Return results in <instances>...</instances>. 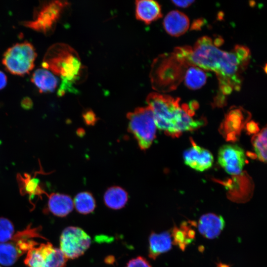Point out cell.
Instances as JSON below:
<instances>
[{
    "label": "cell",
    "mask_w": 267,
    "mask_h": 267,
    "mask_svg": "<svg viewBox=\"0 0 267 267\" xmlns=\"http://www.w3.org/2000/svg\"><path fill=\"white\" fill-rule=\"evenodd\" d=\"M173 53L187 66L214 72L219 80L220 93L223 95L240 89L241 74L250 58V50L247 47L237 45L232 51H225L219 49L207 36L199 39L193 47H176Z\"/></svg>",
    "instance_id": "6da1fadb"
},
{
    "label": "cell",
    "mask_w": 267,
    "mask_h": 267,
    "mask_svg": "<svg viewBox=\"0 0 267 267\" xmlns=\"http://www.w3.org/2000/svg\"><path fill=\"white\" fill-rule=\"evenodd\" d=\"M179 100L157 92H151L146 98L156 127L173 137L179 136L182 132L195 130L205 123L204 120L194 119L192 116L194 111L186 104L180 106Z\"/></svg>",
    "instance_id": "7a4b0ae2"
},
{
    "label": "cell",
    "mask_w": 267,
    "mask_h": 267,
    "mask_svg": "<svg viewBox=\"0 0 267 267\" xmlns=\"http://www.w3.org/2000/svg\"><path fill=\"white\" fill-rule=\"evenodd\" d=\"M42 65L59 76L62 79L58 94L62 95L72 84L77 80L82 71V65L77 52L69 45L57 43L50 46L46 51Z\"/></svg>",
    "instance_id": "3957f363"
},
{
    "label": "cell",
    "mask_w": 267,
    "mask_h": 267,
    "mask_svg": "<svg viewBox=\"0 0 267 267\" xmlns=\"http://www.w3.org/2000/svg\"><path fill=\"white\" fill-rule=\"evenodd\" d=\"M188 67L173 52L159 56L154 60L150 74L153 88L159 91L175 89Z\"/></svg>",
    "instance_id": "277c9868"
},
{
    "label": "cell",
    "mask_w": 267,
    "mask_h": 267,
    "mask_svg": "<svg viewBox=\"0 0 267 267\" xmlns=\"http://www.w3.org/2000/svg\"><path fill=\"white\" fill-rule=\"evenodd\" d=\"M128 131L134 135L142 150L152 145L156 137V125L153 113L148 106L135 108L127 115Z\"/></svg>",
    "instance_id": "5b68a950"
},
{
    "label": "cell",
    "mask_w": 267,
    "mask_h": 267,
    "mask_svg": "<svg viewBox=\"0 0 267 267\" xmlns=\"http://www.w3.org/2000/svg\"><path fill=\"white\" fill-rule=\"evenodd\" d=\"M36 56L34 46L25 41L9 47L3 55L2 62L10 73L22 76L33 68Z\"/></svg>",
    "instance_id": "8992f818"
},
{
    "label": "cell",
    "mask_w": 267,
    "mask_h": 267,
    "mask_svg": "<svg viewBox=\"0 0 267 267\" xmlns=\"http://www.w3.org/2000/svg\"><path fill=\"white\" fill-rule=\"evenodd\" d=\"M68 4L65 1H43L35 9L33 19L22 24L45 35L52 33L63 9Z\"/></svg>",
    "instance_id": "52a82bcc"
},
{
    "label": "cell",
    "mask_w": 267,
    "mask_h": 267,
    "mask_svg": "<svg viewBox=\"0 0 267 267\" xmlns=\"http://www.w3.org/2000/svg\"><path fill=\"white\" fill-rule=\"evenodd\" d=\"M90 244V236L79 227L65 228L60 237V249L67 259H75L82 256Z\"/></svg>",
    "instance_id": "ba28073f"
},
{
    "label": "cell",
    "mask_w": 267,
    "mask_h": 267,
    "mask_svg": "<svg viewBox=\"0 0 267 267\" xmlns=\"http://www.w3.org/2000/svg\"><path fill=\"white\" fill-rule=\"evenodd\" d=\"M218 162L228 174L240 175L246 162L244 151L237 145L224 144L219 150Z\"/></svg>",
    "instance_id": "9c48e42d"
},
{
    "label": "cell",
    "mask_w": 267,
    "mask_h": 267,
    "mask_svg": "<svg viewBox=\"0 0 267 267\" xmlns=\"http://www.w3.org/2000/svg\"><path fill=\"white\" fill-rule=\"evenodd\" d=\"M190 140L191 146L183 153L185 164L199 172L209 169L214 162L212 154L208 150L196 144L192 139Z\"/></svg>",
    "instance_id": "30bf717a"
},
{
    "label": "cell",
    "mask_w": 267,
    "mask_h": 267,
    "mask_svg": "<svg viewBox=\"0 0 267 267\" xmlns=\"http://www.w3.org/2000/svg\"><path fill=\"white\" fill-rule=\"evenodd\" d=\"M225 222L223 218L214 213L203 215L199 219L197 226L200 233L209 239L218 237L223 229Z\"/></svg>",
    "instance_id": "8fae6325"
},
{
    "label": "cell",
    "mask_w": 267,
    "mask_h": 267,
    "mask_svg": "<svg viewBox=\"0 0 267 267\" xmlns=\"http://www.w3.org/2000/svg\"><path fill=\"white\" fill-rule=\"evenodd\" d=\"M40 230L39 227L31 228V225H29L24 230L14 234L11 241L22 255L38 246L39 243L34 239H45L40 234Z\"/></svg>",
    "instance_id": "7c38bea8"
},
{
    "label": "cell",
    "mask_w": 267,
    "mask_h": 267,
    "mask_svg": "<svg viewBox=\"0 0 267 267\" xmlns=\"http://www.w3.org/2000/svg\"><path fill=\"white\" fill-rule=\"evenodd\" d=\"M189 24L187 16L178 10H173L169 12L163 21L165 31L174 37H179L184 34L188 29Z\"/></svg>",
    "instance_id": "4fadbf2b"
},
{
    "label": "cell",
    "mask_w": 267,
    "mask_h": 267,
    "mask_svg": "<svg viewBox=\"0 0 267 267\" xmlns=\"http://www.w3.org/2000/svg\"><path fill=\"white\" fill-rule=\"evenodd\" d=\"M170 231L160 233L152 231L149 236V257L155 260L159 255L169 251L172 248Z\"/></svg>",
    "instance_id": "5bb4252c"
},
{
    "label": "cell",
    "mask_w": 267,
    "mask_h": 267,
    "mask_svg": "<svg viewBox=\"0 0 267 267\" xmlns=\"http://www.w3.org/2000/svg\"><path fill=\"white\" fill-rule=\"evenodd\" d=\"M135 16L145 24H150L162 17L161 6L157 1L152 0H136Z\"/></svg>",
    "instance_id": "9a60e30c"
},
{
    "label": "cell",
    "mask_w": 267,
    "mask_h": 267,
    "mask_svg": "<svg viewBox=\"0 0 267 267\" xmlns=\"http://www.w3.org/2000/svg\"><path fill=\"white\" fill-rule=\"evenodd\" d=\"M73 207V201L68 195L53 193L48 196V210L56 216H66L72 212Z\"/></svg>",
    "instance_id": "2e32d148"
},
{
    "label": "cell",
    "mask_w": 267,
    "mask_h": 267,
    "mask_svg": "<svg viewBox=\"0 0 267 267\" xmlns=\"http://www.w3.org/2000/svg\"><path fill=\"white\" fill-rule=\"evenodd\" d=\"M31 81L41 92H52L58 84L56 77L49 70L44 68L36 69L32 75Z\"/></svg>",
    "instance_id": "e0dca14e"
},
{
    "label": "cell",
    "mask_w": 267,
    "mask_h": 267,
    "mask_svg": "<svg viewBox=\"0 0 267 267\" xmlns=\"http://www.w3.org/2000/svg\"><path fill=\"white\" fill-rule=\"evenodd\" d=\"M105 205L113 210H119L123 208L128 200V194L123 188L114 186L108 188L104 195Z\"/></svg>",
    "instance_id": "ac0fdd59"
},
{
    "label": "cell",
    "mask_w": 267,
    "mask_h": 267,
    "mask_svg": "<svg viewBox=\"0 0 267 267\" xmlns=\"http://www.w3.org/2000/svg\"><path fill=\"white\" fill-rule=\"evenodd\" d=\"M17 178L22 195L28 194L30 198H33L36 196L41 197L44 194L48 195L42 188L40 180L37 178L32 177L28 174H24L23 177L18 174Z\"/></svg>",
    "instance_id": "d6986e66"
},
{
    "label": "cell",
    "mask_w": 267,
    "mask_h": 267,
    "mask_svg": "<svg viewBox=\"0 0 267 267\" xmlns=\"http://www.w3.org/2000/svg\"><path fill=\"white\" fill-rule=\"evenodd\" d=\"M53 247V245L48 242L33 248L27 253L25 264L28 267H45V256Z\"/></svg>",
    "instance_id": "ffe728a7"
},
{
    "label": "cell",
    "mask_w": 267,
    "mask_h": 267,
    "mask_svg": "<svg viewBox=\"0 0 267 267\" xmlns=\"http://www.w3.org/2000/svg\"><path fill=\"white\" fill-rule=\"evenodd\" d=\"M207 78L204 71L195 66L187 68L183 77L185 86L193 90L202 87L206 83Z\"/></svg>",
    "instance_id": "44dd1931"
},
{
    "label": "cell",
    "mask_w": 267,
    "mask_h": 267,
    "mask_svg": "<svg viewBox=\"0 0 267 267\" xmlns=\"http://www.w3.org/2000/svg\"><path fill=\"white\" fill-rule=\"evenodd\" d=\"M73 204L77 211L83 215L93 212L96 207L94 197L91 193L88 191L77 194L74 198Z\"/></svg>",
    "instance_id": "7402d4cb"
},
{
    "label": "cell",
    "mask_w": 267,
    "mask_h": 267,
    "mask_svg": "<svg viewBox=\"0 0 267 267\" xmlns=\"http://www.w3.org/2000/svg\"><path fill=\"white\" fill-rule=\"evenodd\" d=\"M21 255L11 241L0 243L1 265L4 266H10L13 265Z\"/></svg>",
    "instance_id": "603a6c76"
},
{
    "label": "cell",
    "mask_w": 267,
    "mask_h": 267,
    "mask_svg": "<svg viewBox=\"0 0 267 267\" xmlns=\"http://www.w3.org/2000/svg\"><path fill=\"white\" fill-rule=\"evenodd\" d=\"M267 128L265 127L258 134H255L252 138V143L258 159L262 162H267Z\"/></svg>",
    "instance_id": "cb8c5ba5"
},
{
    "label": "cell",
    "mask_w": 267,
    "mask_h": 267,
    "mask_svg": "<svg viewBox=\"0 0 267 267\" xmlns=\"http://www.w3.org/2000/svg\"><path fill=\"white\" fill-rule=\"evenodd\" d=\"M67 260L60 249L53 247L45 256V267H65Z\"/></svg>",
    "instance_id": "d4e9b609"
},
{
    "label": "cell",
    "mask_w": 267,
    "mask_h": 267,
    "mask_svg": "<svg viewBox=\"0 0 267 267\" xmlns=\"http://www.w3.org/2000/svg\"><path fill=\"white\" fill-rule=\"evenodd\" d=\"M188 230H184L175 225L171 232L173 245L178 246L182 251L185 250L186 247L192 241L187 237Z\"/></svg>",
    "instance_id": "484cf974"
},
{
    "label": "cell",
    "mask_w": 267,
    "mask_h": 267,
    "mask_svg": "<svg viewBox=\"0 0 267 267\" xmlns=\"http://www.w3.org/2000/svg\"><path fill=\"white\" fill-rule=\"evenodd\" d=\"M14 228L13 223L8 219L0 218V243L8 242L11 240L14 234Z\"/></svg>",
    "instance_id": "4316f807"
},
{
    "label": "cell",
    "mask_w": 267,
    "mask_h": 267,
    "mask_svg": "<svg viewBox=\"0 0 267 267\" xmlns=\"http://www.w3.org/2000/svg\"><path fill=\"white\" fill-rule=\"evenodd\" d=\"M126 267H152L150 263L144 258L138 256L130 260Z\"/></svg>",
    "instance_id": "83f0119b"
},
{
    "label": "cell",
    "mask_w": 267,
    "mask_h": 267,
    "mask_svg": "<svg viewBox=\"0 0 267 267\" xmlns=\"http://www.w3.org/2000/svg\"><path fill=\"white\" fill-rule=\"evenodd\" d=\"M83 118L85 123L89 125H92L96 121L95 115L92 111H86L83 114Z\"/></svg>",
    "instance_id": "f1b7e54d"
},
{
    "label": "cell",
    "mask_w": 267,
    "mask_h": 267,
    "mask_svg": "<svg viewBox=\"0 0 267 267\" xmlns=\"http://www.w3.org/2000/svg\"><path fill=\"white\" fill-rule=\"evenodd\" d=\"M172 2L178 7L186 8L189 6L194 0H173Z\"/></svg>",
    "instance_id": "f546056e"
},
{
    "label": "cell",
    "mask_w": 267,
    "mask_h": 267,
    "mask_svg": "<svg viewBox=\"0 0 267 267\" xmlns=\"http://www.w3.org/2000/svg\"><path fill=\"white\" fill-rule=\"evenodd\" d=\"M21 106L25 109H30L33 106V102L30 98L25 97L21 101Z\"/></svg>",
    "instance_id": "4dcf8cb0"
},
{
    "label": "cell",
    "mask_w": 267,
    "mask_h": 267,
    "mask_svg": "<svg viewBox=\"0 0 267 267\" xmlns=\"http://www.w3.org/2000/svg\"><path fill=\"white\" fill-rule=\"evenodd\" d=\"M7 83V77L5 74L0 71V89H3Z\"/></svg>",
    "instance_id": "1f68e13d"
},
{
    "label": "cell",
    "mask_w": 267,
    "mask_h": 267,
    "mask_svg": "<svg viewBox=\"0 0 267 267\" xmlns=\"http://www.w3.org/2000/svg\"><path fill=\"white\" fill-rule=\"evenodd\" d=\"M258 129L257 126L254 122H252L247 125V130L250 133H256L257 132V129Z\"/></svg>",
    "instance_id": "d6a6232c"
},
{
    "label": "cell",
    "mask_w": 267,
    "mask_h": 267,
    "mask_svg": "<svg viewBox=\"0 0 267 267\" xmlns=\"http://www.w3.org/2000/svg\"><path fill=\"white\" fill-rule=\"evenodd\" d=\"M114 261V258L113 257H108L105 260V262L107 264H112Z\"/></svg>",
    "instance_id": "836d02e7"
},
{
    "label": "cell",
    "mask_w": 267,
    "mask_h": 267,
    "mask_svg": "<svg viewBox=\"0 0 267 267\" xmlns=\"http://www.w3.org/2000/svg\"><path fill=\"white\" fill-rule=\"evenodd\" d=\"M217 267H230V266L229 265L220 262L217 264Z\"/></svg>",
    "instance_id": "e575fe53"
},
{
    "label": "cell",
    "mask_w": 267,
    "mask_h": 267,
    "mask_svg": "<svg viewBox=\"0 0 267 267\" xmlns=\"http://www.w3.org/2000/svg\"><path fill=\"white\" fill-rule=\"evenodd\" d=\"M0 267H1L0 266Z\"/></svg>",
    "instance_id": "d590c367"
}]
</instances>
